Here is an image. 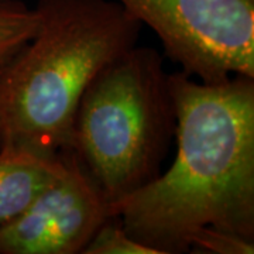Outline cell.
Returning <instances> with one entry per match:
<instances>
[{"label":"cell","mask_w":254,"mask_h":254,"mask_svg":"<svg viewBox=\"0 0 254 254\" xmlns=\"http://www.w3.org/2000/svg\"><path fill=\"white\" fill-rule=\"evenodd\" d=\"M177 153L150 184L110 205L127 233L157 254L190 253L213 227L254 240V78L216 83L170 73Z\"/></svg>","instance_id":"1"},{"label":"cell","mask_w":254,"mask_h":254,"mask_svg":"<svg viewBox=\"0 0 254 254\" xmlns=\"http://www.w3.org/2000/svg\"><path fill=\"white\" fill-rule=\"evenodd\" d=\"M82 254H157L130 236L116 216L106 219Z\"/></svg>","instance_id":"8"},{"label":"cell","mask_w":254,"mask_h":254,"mask_svg":"<svg viewBox=\"0 0 254 254\" xmlns=\"http://www.w3.org/2000/svg\"><path fill=\"white\" fill-rule=\"evenodd\" d=\"M177 128L164 60L136 44L103 68L83 92L72 126V150L115 203L155 180Z\"/></svg>","instance_id":"3"},{"label":"cell","mask_w":254,"mask_h":254,"mask_svg":"<svg viewBox=\"0 0 254 254\" xmlns=\"http://www.w3.org/2000/svg\"><path fill=\"white\" fill-rule=\"evenodd\" d=\"M63 177L0 227V254H76L110 218V203L72 150Z\"/></svg>","instance_id":"5"},{"label":"cell","mask_w":254,"mask_h":254,"mask_svg":"<svg viewBox=\"0 0 254 254\" xmlns=\"http://www.w3.org/2000/svg\"><path fill=\"white\" fill-rule=\"evenodd\" d=\"M38 27L0 78L1 144L68 150L95 76L137 44L141 23L116 0H38Z\"/></svg>","instance_id":"2"},{"label":"cell","mask_w":254,"mask_h":254,"mask_svg":"<svg viewBox=\"0 0 254 254\" xmlns=\"http://www.w3.org/2000/svg\"><path fill=\"white\" fill-rule=\"evenodd\" d=\"M38 27L36 9L21 0H0V78Z\"/></svg>","instance_id":"7"},{"label":"cell","mask_w":254,"mask_h":254,"mask_svg":"<svg viewBox=\"0 0 254 254\" xmlns=\"http://www.w3.org/2000/svg\"><path fill=\"white\" fill-rule=\"evenodd\" d=\"M65 171L63 151L47 153L26 145L0 147V227L20 216Z\"/></svg>","instance_id":"6"},{"label":"cell","mask_w":254,"mask_h":254,"mask_svg":"<svg viewBox=\"0 0 254 254\" xmlns=\"http://www.w3.org/2000/svg\"><path fill=\"white\" fill-rule=\"evenodd\" d=\"M190 253L253 254L254 240L226 230L203 227L190 239Z\"/></svg>","instance_id":"9"},{"label":"cell","mask_w":254,"mask_h":254,"mask_svg":"<svg viewBox=\"0 0 254 254\" xmlns=\"http://www.w3.org/2000/svg\"><path fill=\"white\" fill-rule=\"evenodd\" d=\"M1 143H3V137H1V130H0V147H1Z\"/></svg>","instance_id":"10"},{"label":"cell","mask_w":254,"mask_h":254,"mask_svg":"<svg viewBox=\"0 0 254 254\" xmlns=\"http://www.w3.org/2000/svg\"><path fill=\"white\" fill-rule=\"evenodd\" d=\"M161 40L182 72L206 83L254 78V0H116Z\"/></svg>","instance_id":"4"}]
</instances>
